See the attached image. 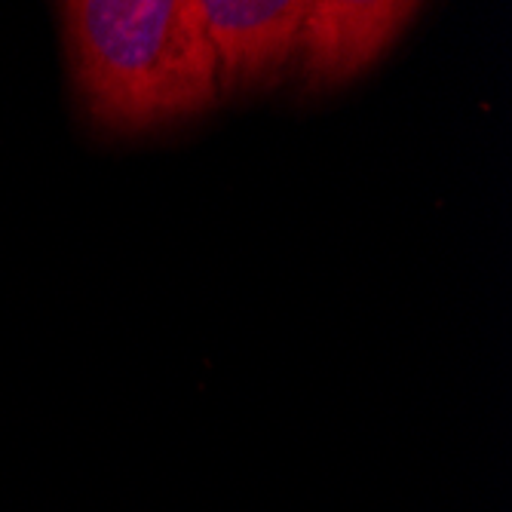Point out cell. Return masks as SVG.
Returning a JSON list of instances; mask_svg holds the SVG:
<instances>
[{
    "label": "cell",
    "mask_w": 512,
    "mask_h": 512,
    "mask_svg": "<svg viewBox=\"0 0 512 512\" xmlns=\"http://www.w3.org/2000/svg\"><path fill=\"white\" fill-rule=\"evenodd\" d=\"M421 10L417 4H307L301 34V74L310 86H338L387 53L399 31Z\"/></svg>",
    "instance_id": "obj_3"
},
{
    "label": "cell",
    "mask_w": 512,
    "mask_h": 512,
    "mask_svg": "<svg viewBox=\"0 0 512 512\" xmlns=\"http://www.w3.org/2000/svg\"><path fill=\"white\" fill-rule=\"evenodd\" d=\"M218 65V96L276 83L301 56L307 0H197Z\"/></svg>",
    "instance_id": "obj_2"
},
{
    "label": "cell",
    "mask_w": 512,
    "mask_h": 512,
    "mask_svg": "<svg viewBox=\"0 0 512 512\" xmlns=\"http://www.w3.org/2000/svg\"><path fill=\"white\" fill-rule=\"evenodd\" d=\"M53 10L74 99L92 129L154 132L221 99L197 0H65Z\"/></svg>",
    "instance_id": "obj_1"
}]
</instances>
